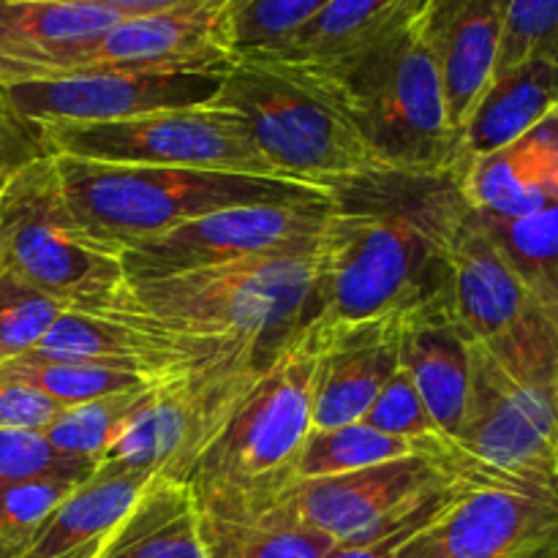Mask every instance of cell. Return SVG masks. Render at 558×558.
I'll return each instance as SVG.
<instances>
[{"mask_svg": "<svg viewBox=\"0 0 558 558\" xmlns=\"http://www.w3.org/2000/svg\"><path fill=\"white\" fill-rule=\"evenodd\" d=\"M425 0H330L308 25L262 58L303 69H330L417 20Z\"/></svg>", "mask_w": 558, "mask_h": 558, "instance_id": "24", "label": "cell"}, {"mask_svg": "<svg viewBox=\"0 0 558 558\" xmlns=\"http://www.w3.org/2000/svg\"><path fill=\"white\" fill-rule=\"evenodd\" d=\"M477 218L534 303L558 322V207L526 218H494L483 213Z\"/></svg>", "mask_w": 558, "mask_h": 558, "instance_id": "28", "label": "cell"}, {"mask_svg": "<svg viewBox=\"0 0 558 558\" xmlns=\"http://www.w3.org/2000/svg\"><path fill=\"white\" fill-rule=\"evenodd\" d=\"M49 156H52V147H49L44 125L25 118L14 107L9 90L0 85V191L22 169Z\"/></svg>", "mask_w": 558, "mask_h": 558, "instance_id": "38", "label": "cell"}, {"mask_svg": "<svg viewBox=\"0 0 558 558\" xmlns=\"http://www.w3.org/2000/svg\"><path fill=\"white\" fill-rule=\"evenodd\" d=\"M325 330L305 319L289 332L240 398L191 477L202 521L276 507L294 485L300 452L314 434V387Z\"/></svg>", "mask_w": 558, "mask_h": 558, "instance_id": "2", "label": "cell"}, {"mask_svg": "<svg viewBox=\"0 0 558 558\" xmlns=\"http://www.w3.org/2000/svg\"><path fill=\"white\" fill-rule=\"evenodd\" d=\"M558 109V63L529 60L499 71L474 104L458 136L461 172L477 158L501 150Z\"/></svg>", "mask_w": 558, "mask_h": 558, "instance_id": "23", "label": "cell"}, {"mask_svg": "<svg viewBox=\"0 0 558 558\" xmlns=\"http://www.w3.org/2000/svg\"><path fill=\"white\" fill-rule=\"evenodd\" d=\"M85 3L112 5V9L142 16V14H158V11L185 9V5H199V3H207V0H85Z\"/></svg>", "mask_w": 558, "mask_h": 558, "instance_id": "41", "label": "cell"}, {"mask_svg": "<svg viewBox=\"0 0 558 558\" xmlns=\"http://www.w3.org/2000/svg\"><path fill=\"white\" fill-rule=\"evenodd\" d=\"M420 33L439 71L447 118L452 131L461 136L474 104L499 65V0H425Z\"/></svg>", "mask_w": 558, "mask_h": 558, "instance_id": "19", "label": "cell"}, {"mask_svg": "<svg viewBox=\"0 0 558 558\" xmlns=\"http://www.w3.org/2000/svg\"><path fill=\"white\" fill-rule=\"evenodd\" d=\"M401 365L412 376L436 428L450 445L461 430L469 398V341L447 311V298L403 316Z\"/></svg>", "mask_w": 558, "mask_h": 558, "instance_id": "22", "label": "cell"}, {"mask_svg": "<svg viewBox=\"0 0 558 558\" xmlns=\"http://www.w3.org/2000/svg\"><path fill=\"white\" fill-rule=\"evenodd\" d=\"M472 210L494 218H526L558 207V109L501 150L461 172Z\"/></svg>", "mask_w": 558, "mask_h": 558, "instance_id": "21", "label": "cell"}, {"mask_svg": "<svg viewBox=\"0 0 558 558\" xmlns=\"http://www.w3.org/2000/svg\"><path fill=\"white\" fill-rule=\"evenodd\" d=\"M447 311L469 343L501 349L556 322L534 303L505 256L469 210L450 254Z\"/></svg>", "mask_w": 558, "mask_h": 558, "instance_id": "17", "label": "cell"}, {"mask_svg": "<svg viewBox=\"0 0 558 558\" xmlns=\"http://www.w3.org/2000/svg\"><path fill=\"white\" fill-rule=\"evenodd\" d=\"M213 104L245 120L272 172L330 194L381 169L352 120L311 71L270 58H234Z\"/></svg>", "mask_w": 558, "mask_h": 558, "instance_id": "5", "label": "cell"}, {"mask_svg": "<svg viewBox=\"0 0 558 558\" xmlns=\"http://www.w3.org/2000/svg\"><path fill=\"white\" fill-rule=\"evenodd\" d=\"M65 311L58 300L27 287L11 272H0V363L33 352Z\"/></svg>", "mask_w": 558, "mask_h": 558, "instance_id": "34", "label": "cell"}, {"mask_svg": "<svg viewBox=\"0 0 558 558\" xmlns=\"http://www.w3.org/2000/svg\"><path fill=\"white\" fill-rule=\"evenodd\" d=\"M101 558H207L189 483L147 480Z\"/></svg>", "mask_w": 558, "mask_h": 558, "instance_id": "26", "label": "cell"}, {"mask_svg": "<svg viewBox=\"0 0 558 558\" xmlns=\"http://www.w3.org/2000/svg\"><path fill=\"white\" fill-rule=\"evenodd\" d=\"M0 374L14 376V379L27 381L52 398L58 407H80V403L96 401L104 396H118V392L142 390L161 379L134 374V371L107 368V365L90 363H60V360H31L20 357L11 363H0Z\"/></svg>", "mask_w": 558, "mask_h": 558, "instance_id": "31", "label": "cell"}, {"mask_svg": "<svg viewBox=\"0 0 558 558\" xmlns=\"http://www.w3.org/2000/svg\"><path fill=\"white\" fill-rule=\"evenodd\" d=\"M327 202L245 205L185 221L120 254L129 283L161 281L265 256L311 254L325 227Z\"/></svg>", "mask_w": 558, "mask_h": 558, "instance_id": "12", "label": "cell"}, {"mask_svg": "<svg viewBox=\"0 0 558 558\" xmlns=\"http://www.w3.org/2000/svg\"><path fill=\"white\" fill-rule=\"evenodd\" d=\"M316 251L129 283L134 305L183 336L276 349L314 314Z\"/></svg>", "mask_w": 558, "mask_h": 558, "instance_id": "7", "label": "cell"}, {"mask_svg": "<svg viewBox=\"0 0 558 558\" xmlns=\"http://www.w3.org/2000/svg\"><path fill=\"white\" fill-rule=\"evenodd\" d=\"M63 407L38 392L27 381L0 374V430H33L44 434Z\"/></svg>", "mask_w": 558, "mask_h": 558, "instance_id": "40", "label": "cell"}, {"mask_svg": "<svg viewBox=\"0 0 558 558\" xmlns=\"http://www.w3.org/2000/svg\"><path fill=\"white\" fill-rule=\"evenodd\" d=\"M47 131L52 156L123 167L205 169L281 180L251 140L245 120L218 104L161 109L129 120L58 125Z\"/></svg>", "mask_w": 558, "mask_h": 558, "instance_id": "10", "label": "cell"}, {"mask_svg": "<svg viewBox=\"0 0 558 558\" xmlns=\"http://www.w3.org/2000/svg\"><path fill=\"white\" fill-rule=\"evenodd\" d=\"M221 80L223 74L216 71H101L22 82L5 90L25 118L44 129H58L199 107L218 96Z\"/></svg>", "mask_w": 558, "mask_h": 558, "instance_id": "13", "label": "cell"}, {"mask_svg": "<svg viewBox=\"0 0 558 558\" xmlns=\"http://www.w3.org/2000/svg\"><path fill=\"white\" fill-rule=\"evenodd\" d=\"M147 480L145 474L96 469L52 512L20 558H101Z\"/></svg>", "mask_w": 558, "mask_h": 558, "instance_id": "25", "label": "cell"}, {"mask_svg": "<svg viewBox=\"0 0 558 558\" xmlns=\"http://www.w3.org/2000/svg\"><path fill=\"white\" fill-rule=\"evenodd\" d=\"M305 71L336 96L381 169L461 172L458 134L447 118L439 71L420 33V16L343 63Z\"/></svg>", "mask_w": 558, "mask_h": 558, "instance_id": "3", "label": "cell"}, {"mask_svg": "<svg viewBox=\"0 0 558 558\" xmlns=\"http://www.w3.org/2000/svg\"><path fill=\"white\" fill-rule=\"evenodd\" d=\"M360 423L371 425V428L381 430V434L414 441V445L456 447L436 428L423 398H420L417 387H414L412 376L407 374L403 365H398L396 374L387 379V385L381 387L376 401L371 403V409L365 412V417Z\"/></svg>", "mask_w": 558, "mask_h": 558, "instance_id": "36", "label": "cell"}, {"mask_svg": "<svg viewBox=\"0 0 558 558\" xmlns=\"http://www.w3.org/2000/svg\"><path fill=\"white\" fill-rule=\"evenodd\" d=\"M403 316L325 330L314 387V430L360 423L401 365Z\"/></svg>", "mask_w": 558, "mask_h": 558, "instance_id": "20", "label": "cell"}, {"mask_svg": "<svg viewBox=\"0 0 558 558\" xmlns=\"http://www.w3.org/2000/svg\"><path fill=\"white\" fill-rule=\"evenodd\" d=\"M82 483L80 477L44 474L0 485V558L25 554L44 523Z\"/></svg>", "mask_w": 558, "mask_h": 558, "instance_id": "33", "label": "cell"}, {"mask_svg": "<svg viewBox=\"0 0 558 558\" xmlns=\"http://www.w3.org/2000/svg\"><path fill=\"white\" fill-rule=\"evenodd\" d=\"M480 490V488H477ZM472 490H458V494H447L434 499L430 505H425L423 510L414 512L409 521H403L401 526H396L392 532L381 534V537L368 539V543H352V545H338L327 558H401L403 548L417 537L420 532L430 526V523L439 521L441 515L452 510L463 496H469Z\"/></svg>", "mask_w": 558, "mask_h": 558, "instance_id": "39", "label": "cell"}, {"mask_svg": "<svg viewBox=\"0 0 558 558\" xmlns=\"http://www.w3.org/2000/svg\"><path fill=\"white\" fill-rule=\"evenodd\" d=\"M505 483L523 480L494 472L456 447L450 452L396 458L341 477L298 483L287 499L305 526L327 534L336 545H352L392 532L439 496Z\"/></svg>", "mask_w": 558, "mask_h": 558, "instance_id": "9", "label": "cell"}, {"mask_svg": "<svg viewBox=\"0 0 558 558\" xmlns=\"http://www.w3.org/2000/svg\"><path fill=\"white\" fill-rule=\"evenodd\" d=\"M456 447H425L398 436L381 434L365 423L341 425L330 430H314L300 452L294 469V485L308 480L341 477V474L360 472L376 463L396 461V458L417 456V452H450Z\"/></svg>", "mask_w": 558, "mask_h": 558, "instance_id": "29", "label": "cell"}, {"mask_svg": "<svg viewBox=\"0 0 558 558\" xmlns=\"http://www.w3.org/2000/svg\"><path fill=\"white\" fill-rule=\"evenodd\" d=\"M223 5L207 0L158 14L129 16L107 33L76 49L54 69L49 80L101 71H223L232 52L223 41ZM47 82V80H44Z\"/></svg>", "mask_w": 558, "mask_h": 558, "instance_id": "16", "label": "cell"}, {"mask_svg": "<svg viewBox=\"0 0 558 558\" xmlns=\"http://www.w3.org/2000/svg\"><path fill=\"white\" fill-rule=\"evenodd\" d=\"M96 463L85 458H71L54 450L44 434L33 430H0V485L16 480L63 474V477L87 480L96 472Z\"/></svg>", "mask_w": 558, "mask_h": 558, "instance_id": "37", "label": "cell"}, {"mask_svg": "<svg viewBox=\"0 0 558 558\" xmlns=\"http://www.w3.org/2000/svg\"><path fill=\"white\" fill-rule=\"evenodd\" d=\"M556 534L558 485H490L463 496L401 558H532Z\"/></svg>", "mask_w": 558, "mask_h": 558, "instance_id": "15", "label": "cell"}, {"mask_svg": "<svg viewBox=\"0 0 558 558\" xmlns=\"http://www.w3.org/2000/svg\"><path fill=\"white\" fill-rule=\"evenodd\" d=\"M243 343L245 341L196 338L169 330L153 316L142 314L131 298L129 308L114 316L65 311L54 322L52 330L44 336V341L22 357L107 365V368L134 371L153 379H169V376L199 368Z\"/></svg>", "mask_w": 558, "mask_h": 558, "instance_id": "14", "label": "cell"}, {"mask_svg": "<svg viewBox=\"0 0 558 558\" xmlns=\"http://www.w3.org/2000/svg\"><path fill=\"white\" fill-rule=\"evenodd\" d=\"M330 0H227L223 41L232 58H262L308 25Z\"/></svg>", "mask_w": 558, "mask_h": 558, "instance_id": "32", "label": "cell"}, {"mask_svg": "<svg viewBox=\"0 0 558 558\" xmlns=\"http://www.w3.org/2000/svg\"><path fill=\"white\" fill-rule=\"evenodd\" d=\"M54 163L76 221L120 254L207 213L245 205H298L327 196L308 185L251 174L123 167L65 156H54Z\"/></svg>", "mask_w": 558, "mask_h": 558, "instance_id": "4", "label": "cell"}, {"mask_svg": "<svg viewBox=\"0 0 558 558\" xmlns=\"http://www.w3.org/2000/svg\"><path fill=\"white\" fill-rule=\"evenodd\" d=\"M207 558H327L338 548L327 534L305 526L283 496L256 515L202 521Z\"/></svg>", "mask_w": 558, "mask_h": 558, "instance_id": "27", "label": "cell"}, {"mask_svg": "<svg viewBox=\"0 0 558 558\" xmlns=\"http://www.w3.org/2000/svg\"><path fill=\"white\" fill-rule=\"evenodd\" d=\"M469 360L458 450L507 477L558 485V376L515 374L477 343Z\"/></svg>", "mask_w": 558, "mask_h": 558, "instance_id": "11", "label": "cell"}, {"mask_svg": "<svg viewBox=\"0 0 558 558\" xmlns=\"http://www.w3.org/2000/svg\"><path fill=\"white\" fill-rule=\"evenodd\" d=\"M501 52L499 71L529 60L558 63V0H499Z\"/></svg>", "mask_w": 558, "mask_h": 558, "instance_id": "35", "label": "cell"}, {"mask_svg": "<svg viewBox=\"0 0 558 558\" xmlns=\"http://www.w3.org/2000/svg\"><path fill=\"white\" fill-rule=\"evenodd\" d=\"M270 354L272 349L259 343H243L199 368L158 381L98 469L185 483Z\"/></svg>", "mask_w": 558, "mask_h": 558, "instance_id": "8", "label": "cell"}, {"mask_svg": "<svg viewBox=\"0 0 558 558\" xmlns=\"http://www.w3.org/2000/svg\"><path fill=\"white\" fill-rule=\"evenodd\" d=\"M0 272L76 314L114 316L131 305L120 251L76 221L54 156L25 167L0 191Z\"/></svg>", "mask_w": 558, "mask_h": 558, "instance_id": "6", "label": "cell"}, {"mask_svg": "<svg viewBox=\"0 0 558 558\" xmlns=\"http://www.w3.org/2000/svg\"><path fill=\"white\" fill-rule=\"evenodd\" d=\"M156 385L63 409L54 417V423L44 430V436L63 456L85 458V461H93L98 466L104 456L118 445L125 428L134 423V417L142 412Z\"/></svg>", "mask_w": 558, "mask_h": 558, "instance_id": "30", "label": "cell"}, {"mask_svg": "<svg viewBox=\"0 0 558 558\" xmlns=\"http://www.w3.org/2000/svg\"><path fill=\"white\" fill-rule=\"evenodd\" d=\"M469 210L461 172L374 169L332 189L316 243L311 319L336 332L445 300Z\"/></svg>", "mask_w": 558, "mask_h": 558, "instance_id": "1", "label": "cell"}, {"mask_svg": "<svg viewBox=\"0 0 558 558\" xmlns=\"http://www.w3.org/2000/svg\"><path fill=\"white\" fill-rule=\"evenodd\" d=\"M85 0H0V85L44 82L76 49L129 20Z\"/></svg>", "mask_w": 558, "mask_h": 558, "instance_id": "18", "label": "cell"}, {"mask_svg": "<svg viewBox=\"0 0 558 558\" xmlns=\"http://www.w3.org/2000/svg\"><path fill=\"white\" fill-rule=\"evenodd\" d=\"M532 558H558V534L554 539H550L548 545H543V548H539Z\"/></svg>", "mask_w": 558, "mask_h": 558, "instance_id": "42", "label": "cell"}]
</instances>
